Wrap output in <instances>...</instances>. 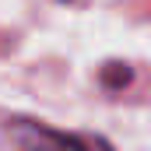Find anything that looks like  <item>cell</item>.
<instances>
[{"instance_id":"cell-3","label":"cell","mask_w":151,"mask_h":151,"mask_svg":"<svg viewBox=\"0 0 151 151\" xmlns=\"http://www.w3.org/2000/svg\"><path fill=\"white\" fill-rule=\"evenodd\" d=\"M95 151H113L109 144H102V141H95Z\"/></svg>"},{"instance_id":"cell-2","label":"cell","mask_w":151,"mask_h":151,"mask_svg":"<svg viewBox=\"0 0 151 151\" xmlns=\"http://www.w3.org/2000/svg\"><path fill=\"white\" fill-rule=\"evenodd\" d=\"M102 81H106V88H123V84L130 81V67H123V63L102 67Z\"/></svg>"},{"instance_id":"cell-1","label":"cell","mask_w":151,"mask_h":151,"mask_svg":"<svg viewBox=\"0 0 151 151\" xmlns=\"http://www.w3.org/2000/svg\"><path fill=\"white\" fill-rule=\"evenodd\" d=\"M4 130L18 151H95V141H84L67 130H53L35 119H7Z\"/></svg>"}]
</instances>
